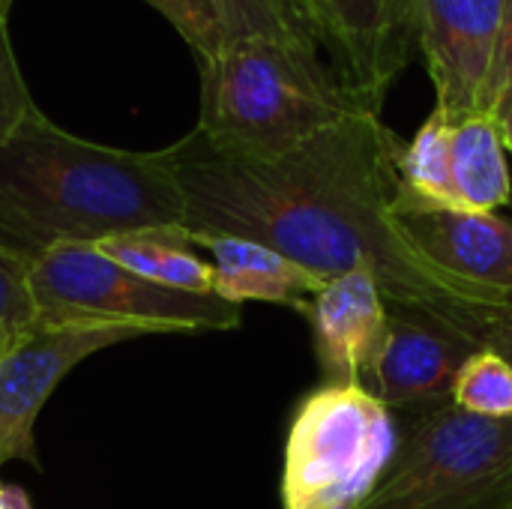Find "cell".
I'll use <instances>...</instances> for the list:
<instances>
[{
	"mask_svg": "<svg viewBox=\"0 0 512 509\" xmlns=\"http://www.w3.org/2000/svg\"><path fill=\"white\" fill-rule=\"evenodd\" d=\"M399 432L363 387H321L294 414L285 444V509H357L393 462Z\"/></svg>",
	"mask_w": 512,
	"mask_h": 509,
	"instance_id": "5",
	"label": "cell"
},
{
	"mask_svg": "<svg viewBox=\"0 0 512 509\" xmlns=\"http://www.w3.org/2000/svg\"><path fill=\"white\" fill-rule=\"evenodd\" d=\"M480 348L483 339L435 309L387 303L384 342L360 387L390 411L438 405L453 396L459 369Z\"/></svg>",
	"mask_w": 512,
	"mask_h": 509,
	"instance_id": "8",
	"label": "cell"
},
{
	"mask_svg": "<svg viewBox=\"0 0 512 509\" xmlns=\"http://www.w3.org/2000/svg\"><path fill=\"white\" fill-rule=\"evenodd\" d=\"M327 63L369 114L408 66L417 45V0H315Z\"/></svg>",
	"mask_w": 512,
	"mask_h": 509,
	"instance_id": "10",
	"label": "cell"
},
{
	"mask_svg": "<svg viewBox=\"0 0 512 509\" xmlns=\"http://www.w3.org/2000/svg\"><path fill=\"white\" fill-rule=\"evenodd\" d=\"M0 509H3V504H0Z\"/></svg>",
	"mask_w": 512,
	"mask_h": 509,
	"instance_id": "27",
	"label": "cell"
},
{
	"mask_svg": "<svg viewBox=\"0 0 512 509\" xmlns=\"http://www.w3.org/2000/svg\"><path fill=\"white\" fill-rule=\"evenodd\" d=\"M504 0H417V45L435 84V114L489 117V81Z\"/></svg>",
	"mask_w": 512,
	"mask_h": 509,
	"instance_id": "9",
	"label": "cell"
},
{
	"mask_svg": "<svg viewBox=\"0 0 512 509\" xmlns=\"http://www.w3.org/2000/svg\"><path fill=\"white\" fill-rule=\"evenodd\" d=\"M483 345L492 348V351H498L512 366V309L510 312L495 315V318H489L486 333H483Z\"/></svg>",
	"mask_w": 512,
	"mask_h": 509,
	"instance_id": "22",
	"label": "cell"
},
{
	"mask_svg": "<svg viewBox=\"0 0 512 509\" xmlns=\"http://www.w3.org/2000/svg\"><path fill=\"white\" fill-rule=\"evenodd\" d=\"M30 285L45 318H87L135 324L153 333L234 330L243 306L219 294H192L150 282L96 246H60L30 264Z\"/></svg>",
	"mask_w": 512,
	"mask_h": 509,
	"instance_id": "6",
	"label": "cell"
},
{
	"mask_svg": "<svg viewBox=\"0 0 512 509\" xmlns=\"http://www.w3.org/2000/svg\"><path fill=\"white\" fill-rule=\"evenodd\" d=\"M447 180L453 210L495 213L498 207L510 204L507 147L492 117L480 114L450 123Z\"/></svg>",
	"mask_w": 512,
	"mask_h": 509,
	"instance_id": "14",
	"label": "cell"
},
{
	"mask_svg": "<svg viewBox=\"0 0 512 509\" xmlns=\"http://www.w3.org/2000/svg\"><path fill=\"white\" fill-rule=\"evenodd\" d=\"M150 336L144 327L87 318H45L0 357V468L36 462L33 426L57 384L90 354Z\"/></svg>",
	"mask_w": 512,
	"mask_h": 509,
	"instance_id": "7",
	"label": "cell"
},
{
	"mask_svg": "<svg viewBox=\"0 0 512 509\" xmlns=\"http://www.w3.org/2000/svg\"><path fill=\"white\" fill-rule=\"evenodd\" d=\"M402 144L381 114H357L279 159H249L189 132L165 147L192 234L264 243L336 279L366 270L390 306H423L483 339L512 297L432 264L393 222Z\"/></svg>",
	"mask_w": 512,
	"mask_h": 509,
	"instance_id": "1",
	"label": "cell"
},
{
	"mask_svg": "<svg viewBox=\"0 0 512 509\" xmlns=\"http://www.w3.org/2000/svg\"><path fill=\"white\" fill-rule=\"evenodd\" d=\"M512 96V0H504L501 12V33H498V51L489 81V117Z\"/></svg>",
	"mask_w": 512,
	"mask_h": 509,
	"instance_id": "21",
	"label": "cell"
},
{
	"mask_svg": "<svg viewBox=\"0 0 512 509\" xmlns=\"http://www.w3.org/2000/svg\"><path fill=\"white\" fill-rule=\"evenodd\" d=\"M147 228H183L168 153L84 141L39 108L0 141V246L30 261Z\"/></svg>",
	"mask_w": 512,
	"mask_h": 509,
	"instance_id": "2",
	"label": "cell"
},
{
	"mask_svg": "<svg viewBox=\"0 0 512 509\" xmlns=\"http://www.w3.org/2000/svg\"><path fill=\"white\" fill-rule=\"evenodd\" d=\"M30 264L27 255L0 246V357L39 321Z\"/></svg>",
	"mask_w": 512,
	"mask_h": 509,
	"instance_id": "18",
	"label": "cell"
},
{
	"mask_svg": "<svg viewBox=\"0 0 512 509\" xmlns=\"http://www.w3.org/2000/svg\"><path fill=\"white\" fill-rule=\"evenodd\" d=\"M12 3H15V0H0V12H3L6 18H9V12H12Z\"/></svg>",
	"mask_w": 512,
	"mask_h": 509,
	"instance_id": "24",
	"label": "cell"
},
{
	"mask_svg": "<svg viewBox=\"0 0 512 509\" xmlns=\"http://www.w3.org/2000/svg\"><path fill=\"white\" fill-rule=\"evenodd\" d=\"M306 3L312 6V12H315V18H318V24H321V15H318V3H315V0H306ZM321 33H324V30H321ZM324 48H327V45H324Z\"/></svg>",
	"mask_w": 512,
	"mask_h": 509,
	"instance_id": "25",
	"label": "cell"
},
{
	"mask_svg": "<svg viewBox=\"0 0 512 509\" xmlns=\"http://www.w3.org/2000/svg\"><path fill=\"white\" fill-rule=\"evenodd\" d=\"M96 249L117 261L120 267L192 294H216V270L213 261H204L186 228H147L111 237L105 243H96Z\"/></svg>",
	"mask_w": 512,
	"mask_h": 509,
	"instance_id": "15",
	"label": "cell"
},
{
	"mask_svg": "<svg viewBox=\"0 0 512 509\" xmlns=\"http://www.w3.org/2000/svg\"><path fill=\"white\" fill-rule=\"evenodd\" d=\"M300 312L315 333L324 387H360L387 330V300L375 276L366 270L336 276Z\"/></svg>",
	"mask_w": 512,
	"mask_h": 509,
	"instance_id": "12",
	"label": "cell"
},
{
	"mask_svg": "<svg viewBox=\"0 0 512 509\" xmlns=\"http://www.w3.org/2000/svg\"><path fill=\"white\" fill-rule=\"evenodd\" d=\"M393 222L441 270L512 297V219L429 204L402 186Z\"/></svg>",
	"mask_w": 512,
	"mask_h": 509,
	"instance_id": "11",
	"label": "cell"
},
{
	"mask_svg": "<svg viewBox=\"0 0 512 509\" xmlns=\"http://www.w3.org/2000/svg\"><path fill=\"white\" fill-rule=\"evenodd\" d=\"M192 246H201L213 258L216 270V294L231 303H279L291 309H303L330 279L300 267L288 255L240 237H216V234H192Z\"/></svg>",
	"mask_w": 512,
	"mask_h": 509,
	"instance_id": "13",
	"label": "cell"
},
{
	"mask_svg": "<svg viewBox=\"0 0 512 509\" xmlns=\"http://www.w3.org/2000/svg\"><path fill=\"white\" fill-rule=\"evenodd\" d=\"M189 42L198 60H213L228 45V27L216 0H144Z\"/></svg>",
	"mask_w": 512,
	"mask_h": 509,
	"instance_id": "19",
	"label": "cell"
},
{
	"mask_svg": "<svg viewBox=\"0 0 512 509\" xmlns=\"http://www.w3.org/2000/svg\"><path fill=\"white\" fill-rule=\"evenodd\" d=\"M495 509H512V495L510 498H507V501H504V504H498V507Z\"/></svg>",
	"mask_w": 512,
	"mask_h": 509,
	"instance_id": "26",
	"label": "cell"
},
{
	"mask_svg": "<svg viewBox=\"0 0 512 509\" xmlns=\"http://www.w3.org/2000/svg\"><path fill=\"white\" fill-rule=\"evenodd\" d=\"M453 405L489 420H512V366L492 348H480L459 369Z\"/></svg>",
	"mask_w": 512,
	"mask_h": 509,
	"instance_id": "17",
	"label": "cell"
},
{
	"mask_svg": "<svg viewBox=\"0 0 512 509\" xmlns=\"http://www.w3.org/2000/svg\"><path fill=\"white\" fill-rule=\"evenodd\" d=\"M369 114L345 90L330 63L300 45L249 36L201 63V138L234 156L279 159Z\"/></svg>",
	"mask_w": 512,
	"mask_h": 509,
	"instance_id": "3",
	"label": "cell"
},
{
	"mask_svg": "<svg viewBox=\"0 0 512 509\" xmlns=\"http://www.w3.org/2000/svg\"><path fill=\"white\" fill-rule=\"evenodd\" d=\"M492 120L498 123V132H501V141H504V147L512 150V96L492 114Z\"/></svg>",
	"mask_w": 512,
	"mask_h": 509,
	"instance_id": "23",
	"label": "cell"
},
{
	"mask_svg": "<svg viewBox=\"0 0 512 509\" xmlns=\"http://www.w3.org/2000/svg\"><path fill=\"white\" fill-rule=\"evenodd\" d=\"M228 27V45L249 36H273L327 60L321 24L306 0H216Z\"/></svg>",
	"mask_w": 512,
	"mask_h": 509,
	"instance_id": "16",
	"label": "cell"
},
{
	"mask_svg": "<svg viewBox=\"0 0 512 509\" xmlns=\"http://www.w3.org/2000/svg\"><path fill=\"white\" fill-rule=\"evenodd\" d=\"M510 495L512 420L474 417L447 399L399 438L357 509H495Z\"/></svg>",
	"mask_w": 512,
	"mask_h": 509,
	"instance_id": "4",
	"label": "cell"
},
{
	"mask_svg": "<svg viewBox=\"0 0 512 509\" xmlns=\"http://www.w3.org/2000/svg\"><path fill=\"white\" fill-rule=\"evenodd\" d=\"M6 15L0 12V141L18 129V123L36 111V102L27 90V81L21 75V66L15 60Z\"/></svg>",
	"mask_w": 512,
	"mask_h": 509,
	"instance_id": "20",
	"label": "cell"
}]
</instances>
